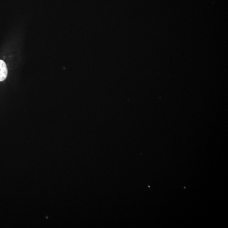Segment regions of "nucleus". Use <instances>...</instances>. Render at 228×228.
<instances>
[{"label": "nucleus", "instance_id": "nucleus-1", "mask_svg": "<svg viewBox=\"0 0 228 228\" xmlns=\"http://www.w3.org/2000/svg\"><path fill=\"white\" fill-rule=\"evenodd\" d=\"M8 74V69L4 61L0 60V82L6 79Z\"/></svg>", "mask_w": 228, "mask_h": 228}]
</instances>
